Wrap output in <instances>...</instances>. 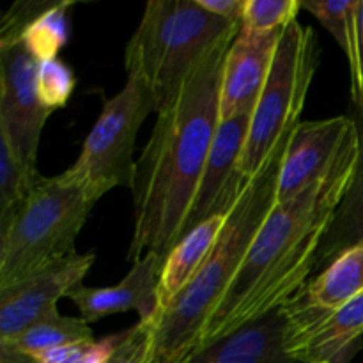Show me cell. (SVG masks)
<instances>
[{
	"label": "cell",
	"mask_w": 363,
	"mask_h": 363,
	"mask_svg": "<svg viewBox=\"0 0 363 363\" xmlns=\"http://www.w3.org/2000/svg\"><path fill=\"white\" fill-rule=\"evenodd\" d=\"M360 131L332 167L286 202H275L233 284L202 330L195 353L289 303L315 272L319 248L354 179Z\"/></svg>",
	"instance_id": "obj_1"
},
{
	"label": "cell",
	"mask_w": 363,
	"mask_h": 363,
	"mask_svg": "<svg viewBox=\"0 0 363 363\" xmlns=\"http://www.w3.org/2000/svg\"><path fill=\"white\" fill-rule=\"evenodd\" d=\"M234 39L209 53L179 94L156 113L152 133L135 169V229L128 259H163L184 236L199 183L220 124V92Z\"/></svg>",
	"instance_id": "obj_2"
},
{
	"label": "cell",
	"mask_w": 363,
	"mask_h": 363,
	"mask_svg": "<svg viewBox=\"0 0 363 363\" xmlns=\"http://www.w3.org/2000/svg\"><path fill=\"white\" fill-rule=\"evenodd\" d=\"M289 137L280 142L272 160L243 188L215 248L194 280L156 319L152 363H184L195 354L206 323L225 296L252 241L275 206L277 181Z\"/></svg>",
	"instance_id": "obj_3"
},
{
	"label": "cell",
	"mask_w": 363,
	"mask_h": 363,
	"mask_svg": "<svg viewBox=\"0 0 363 363\" xmlns=\"http://www.w3.org/2000/svg\"><path fill=\"white\" fill-rule=\"evenodd\" d=\"M240 28L197 0H151L126 45V74L149 89L160 113L176 99L195 67L236 38Z\"/></svg>",
	"instance_id": "obj_4"
},
{
	"label": "cell",
	"mask_w": 363,
	"mask_h": 363,
	"mask_svg": "<svg viewBox=\"0 0 363 363\" xmlns=\"http://www.w3.org/2000/svg\"><path fill=\"white\" fill-rule=\"evenodd\" d=\"M96 202L64 172L43 176L25 201L0 220V289L73 254Z\"/></svg>",
	"instance_id": "obj_5"
},
{
	"label": "cell",
	"mask_w": 363,
	"mask_h": 363,
	"mask_svg": "<svg viewBox=\"0 0 363 363\" xmlns=\"http://www.w3.org/2000/svg\"><path fill=\"white\" fill-rule=\"evenodd\" d=\"M318 64V35L308 25L293 21L280 34L268 80L250 117L241 158V172L248 181L261 172L280 142L300 124Z\"/></svg>",
	"instance_id": "obj_6"
},
{
	"label": "cell",
	"mask_w": 363,
	"mask_h": 363,
	"mask_svg": "<svg viewBox=\"0 0 363 363\" xmlns=\"http://www.w3.org/2000/svg\"><path fill=\"white\" fill-rule=\"evenodd\" d=\"M151 112L155 101L149 89L137 77H128L124 87L103 101L80 155L64 174L96 201L113 188L133 186L135 142Z\"/></svg>",
	"instance_id": "obj_7"
},
{
	"label": "cell",
	"mask_w": 363,
	"mask_h": 363,
	"mask_svg": "<svg viewBox=\"0 0 363 363\" xmlns=\"http://www.w3.org/2000/svg\"><path fill=\"white\" fill-rule=\"evenodd\" d=\"M50 113L38 96V60L21 43L0 50V130L28 165L35 167Z\"/></svg>",
	"instance_id": "obj_8"
},
{
	"label": "cell",
	"mask_w": 363,
	"mask_h": 363,
	"mask_svg": "<svg viewBox=\"0 0 363 363\" xmlns=\"http://www.w3.org/2000/svg\"><path fill=\"white\" fill-rule=\"evenodd\" d=\"M94 259V252H73L28 279L0 289V344L9 342L43 318L57 312V301L82 286Z\"/></svg>",
	"instance_id": "obj_9"
},
{
	"label": "cell",
	"mask_w": 363,
	"mask_h": 363,
	"mask_svg": "<svg viewBox=\"0 0 363 363\" xmlns=\"http://www.w3.org/2000/svg\"><path fill=\"white\" fill-rule=\"evenodd\" d=\"M358 135L354 117L337 116L300 123L287 140L277 181V201L286 202L311 186Z\"/></svg>",
	"instance_id": "obj_10"
},
{
	"label": "cell",
	"mask_w": 363,
	"mask_h": 363,
	"mask_svg": "<svg viewBox=\"0 0 363 363\" xmlns=\"http://www.w3.org/2000/svg\"><path fill=\"white\" fill-rule=\"evenodd\" d=\"M250 117L252 113H245L220 121L184 234L211 216L227 215L247 186L248 179L241 172V158L250 130Z\"/></svg>",
	"instance_id": "obj_11"
},
{
	"label": "cell",
	"mask_w": 363,
	"mask_h": 363,
	"mask_svg": "<svg viewBox=\"0 0 363 363\" xmlns=\"http://www.w3.org/2000/svg\"><path fill=\"white\" fill-rule=\"evenodd\" d=\"M280 34L240 28L223 64L220 121L254 112L268 80Z\"/></svg>",
	"instance_id": "obj_12"
},
{
	"label": "cell",
	"mask_w": 363,
	"mask_h": 363,
	"mask_svg": "<svg viewBox=\"0 0 363 363\" xmlns=\"http://www.w3.org/2000/svg\"><path fill=\"white\" fill-rule=\"evenodd\" d=\"M165 259L158 254H145L133 262L128 275L117 286L87 287L78 286L69 298L77 305L80 318L91 323L113 314L137 312L140 321H149L158 315V293Z\"/></svg>",
	"instance_id": "obj_13"
},
{
	"label": "cell",
	"mask_w": 363,
	"mask_h": 363,
	"mask_svg": "<svg viewBox=\"0 0 363 363\" xmlns=\"http://www.w3.org/2000/svg\"><path fill=\"white\" fill-rule=\"evenodd\" d=\"M363 294V243L340 252L280 311L287 325H307L346 307Z\"/></svg>",
	"instance_id": "obj_14"
},
{
	"label": "cell",
	"mask_w": 363,
	"mask_h": 363,
	"mask_svg": "<svg viewBox=\"0 0 363 363\" xmlns=\"http://www.w3.org/2000/svg\"><path fill=\"white\" fill-rule=\"evenodd\" d=\"M363 335V294L340 311L307 323L287 325L286 346L300 363H347Z\"/></svg>",
	"instance_id": "obj_15"
},
{
	"label": "cell",
	"mask_w": 363,
	"mask_h": 363,
	"mask_svg": "<svg viewBox=\"0 0 363 363\" xmlns=\"http://www.w3.org/2000/svg\"><path fill=\"white\" fill-rule=\"evenodd\" d=\"M184 363H300L286 346V318L275 311L199 351Z\"/></svg>",
	"instance_id": "obj_16"
},
{
	"label": "cell",
	"mask_w": 363,
	"mask_h": 363,
	"mask_svg": "<svg viewBox=\"0 0 363 363\" xmlns=\"http://www.w3.org/2000/svg\"><path fill=\"white\" fill-rule=\"evenodd\" d=\"M227 215L211 216L188 230L183 240L167 255L162 279H160V307L156 319L172 305V301L183 293L184 287L194 280L199 269L202 268L225 227Z\"/></svg>",
	"instance_id": "obj_17"
},
{
	"label": "cell",
	"mask_w": 363,
	"mask_h": 363,
	"mask_svg": "<svg viewBox=\"0 0 363 363\" xmlns=\"http://www.w3.org/2000/svg\"><path fill=\"white\" fill-rule=\"evenodd\" d=\"M357 124L360 131V158L357 174L323 240L315 269H325L340 252L363 243V117L362 121L357 119Z\"/></svg>",
	"instance_id": "obj_18"
},
{
	"label": "cell",
	"mask_w": 363,
	"mask_h": 363,
	"mask_svg": "<svg viewBox=\"0 0 363 363\" xmlns=\"http://www.w3.org/2000/svg\"><path fill=\"white\" fill-rule=\"evenodd\" d=\"M84 340H94L91 325L82 318L60 315L57 311L32 325L13 340L0 346L13 347L14 351L25 357L35 358L45 351L67 346V344L84 342Z\"/></svg>",
	"instance_id": "obj_19"
},
{
	"label": "cell",
	"mask_w": 363,
	"mask_h": 363,
	"mask_svg": "<svg viewBox=\"0 0 363 363\" xmlns=\"http://www.w3.org/2000/svg\"><path fill=\"white\" fill-rule=\"evenodd\" d=\"M71 2H50L25 27L20 43L38 62L57 59L69 39Z\"/></svg>",
	"instance_id": "obj_20"
},
{
	"label": "cell",
	"mask_w": 363,
	"mask_h": 363,
	"mask_svg": "<svg viewBox=\"0 0 363 363\" xmlns=\"http://www.w3.org/2000/svg\"><path fill=\"white\" fill-rule=\"evenodd\" d=\"M34 165L16 152L9 137L0 130V220H6L41 179Z\"/></svg>",
	"instance_id": "obj_21"
},
{
	"label": "cell",
	"mask_w": 363,
	"mask_h": 363,
	"mask_svg": "<svg viewBox=\"0 0 363 363\" xmlns=\"http://www.w3.org/2000/svg\"><path fill=\"white\" fill-rule=\"evenodd\" d=\"M358 2L360 0H337V2L315 0V2H301V7L314 14L315 20L330 32L346 57H350L353 52Z\"/></svg>",
	"instance_id": "obj_22"
},
{
	"label": "cell",
	"mask_w": 363,
	"mask_h": 363,
	"mask_svg": "<svg viewBox=\"0 0 363 363\" xmlns=\"http://www.w3.org/2000/svg\"><path fill=\"white\" fill-rule=\"evenodd\" d=\"M300 0H247L241 27L252 32H282L298 20Z\"/></svg>",
	"instance_id": "obj_23"
},
{
	"label": "cell",
	"mask_w": 363,
	"mask_h": 363,
	"mask_svg": "<svg viewBox=\"0 0 363 363\" xmlns=\"http://www.w3.org/2000/svg\"><path fill=\"white\" fill-rule=\"evenodd\" d=\"M77 85L73 69L60 59L38 62V96L48 112L64 108Z\"/></svg>",
	"instance_id": "obj_24"
},
{
	"label": "cell",
	"mask_w": 363,
	"mask_h": 363,
	"mask_svg": "<svg viewBox=\"0 0 363 363\" xmlns=\"http://www.w3.org/2000/svg\"><path fill=\"white\" fill-rule=\"evenodd\" d=\"M155 335L156 318L138 321L130 330H124L123 339L110 363H152Z\"/></svg>",
	"instance_id": "obj_25"
},
{
	"label": "cell",
	"mask_w": 363,
	"mask_h": 363,
	"mask_svg": "<svg viewBox=\"0 0 363 363\" xmlns=\"http://www.w3.org/2000/svg\"><path fill=\"white\" fill-rule=\"evenodd\" d=\"M347 62L351 69V94L358 112L363 116V0L358 2L353 52L347 57Z\"/></svg>",
	"instance_id": "obj_26"
},
{
	"label": "cell",
	"mask_w": 363,
	"mask_h": 363,
	"mask_svg": "<svg viewBox=\"0 0 363 363\" xmlns=\"http://www.w3.org/2000/svg\"><path fill=\"white\" fill-rule=\"evenodd\" d=\"M206 11L230 21V23H240L243 21L245 6L247 0H197Z\"/></svg>",
	"instance_id": "obj_27"
},
{
	"label": "cell",
	"mask_w": 363,
	"mask_h": 363,
	"mask_svg": "<svg viewBox=\"0 0 363 363\" xmlns=\"http://www.w3.org/2000/svg\"><path fill=\"white\" fill-rule=\"evenodd\" d=\"M362 117H363V116H362Z\"/></svg>",
	"instance_id": "obj_28"
}]
</instances>
